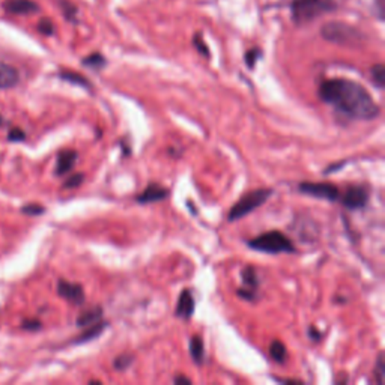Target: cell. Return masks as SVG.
<instances>
[{"instance_id":"obj_1","label":"cell","mask_w":385,"mask_h":385,"mask_svg":"<svg viewBox=\"0 0 385 385\" xmlns=\"http://www.w3.org/2000/svg\"><path fill=\"white\" fill-rule=\"evenodd\" d=\"M319 98L351 119L372 120L381 110L363 85L349 78H328L319 86Z\"/></svg>"},{"instance_id":"obj_2","label":"cell","mask_w":385,"mask_h":385,"mask_svg":"<svg viewBox=\"0 0 385 385\" xmlns=\"http://www.w3.org/2000/svg\"><path fill=\"white\" fill-rule=\"evenodd\" d=\"M337 8L336 0H292L291 17L295 24L304 26L325 14L337 11Z\"/></svg>"},{"instance_id":"obj_3","label":"cell","mask_w":385,"mask_h":385,"mask_svg":"<svg viewBox=\"0 0 385 385\" xmlns=\"http://www.w3.org/2000/svg\"><path fill=\"white\" fill-rule=\"evenodd\" d=\"M320 36L325 41L344 47H361L367 36L352 24L343 21H328L320 28Z\"/></svg>"},{"instance_id":"obj_4","label":"cell","mask_w":385,"mask_h":385,"mask_svg":"<svg viewBox=\"0 0 385 385\" xmlns=\"http://www.w3.org/2000/svg\"><path fill=\"white\" fill-rule=\"evenodd\" d=\"M248 247L253 248V250H258L261 253H268V254L295 252V245L291 241V238H287L283 232L280 230L265 232V234L248 241Z\"/></svg>"},{"instance_id":"obj_5","label":"cell","mask_w":385,"mask_h":385,"mask_svg":"<svg viewBox=\"0 0 385 385\" xmlns=\"http://www.w3.org/2000/svg\"><path fill=\"white\" fill-rule=\"evenodd\" d=\"M271 195H272L271 188H256L245 192V195L230 208V211L228 214V220L236 221L244 219L245 215L253 212L254 210H258L259 206H262L265 202H267V200L271 197Z\"/></svg>"},{"instance_id":"obj_6","label":"cell","mask_w":385,"mask_h":385,"mask_svg":"<svg viewBox=\"0 0 385 385\" xmlns=\"http://www.w3.org/2000/svg\"><path fill=\"white\" fill-rule=\"evenodd\" d=\"M300 192L316 199H325L334 202L340 197V190L331 182H301L298 186Z\"/></svg>"},{"instance_id":"obj_7","label":"cell","mask_w":385,"mask_h":385,"mask_svg":"<svg viewBox=\"0 0 385 385\" xmlns=\"http://www.w3.org/2000/svg\"><path fill=\"white\" fill-rule=\"evenodd\" d=\"M368 191L363 186H351L342 197V204L351 211L361 210L368 202Z\"/></svg>"},{"instance_id":"obj_8","label":"cell","mask_w":385,"mask_h":385,"mask_svg":"<svg viewBox=\"0 0 385 385\" xmlns=\"http://www.w3.org/2000/svg\"><path fill=\"white\" fill-rule=\"evenodd\" d=\"M58 294L62 296L63 300H67L71 304H76V306H82L86 300L83 286L78 283L68 282V280H59Z\"/></svg>"},{"instance_id":"obj_9","label":"cell","mask_w":385,"mask_h":385,"mask_svg":"<svg viewBox=\"0 0 385 385\" xmlns=\"http://www.w3.org/2000/svg\"><path fill=\"white\" fill-rule=\"evenodd\" d=\"M168 197V190L160 184H149V186L144 188L140 195L135 197L139 204L142 205H148V204H155V202H162V200Z\"/></svg>"},{"instance_id":"obj_10","label":"cell","mask_w":385,"mask_h":385,"mask_svg":"<svg viewBox=\"0 0 385 385\" xmlns=\"http://www.w3.org/2000/svg\"><path fill=\"white\" fill-rule=\"evenodd\" d=\"M77 157H78V154L74 149H65V151L59 152L58 160H56L54 173L58 176H62V175H67L68 172H71L77 163Z\"/></svg>"},{"instance_id":"obj_11","label":"cell","mask_w":385,"mask_h":385,"mask_svg":"<svg viewBox=\"0 0 385 385\" xmlns=\"http://www.w3.org/2000/svg\"><path fill=\"white\" fill-rule=\"evenodd\" d=\"M3 10L11 14L26 15L39 11V6L34 0H6L3 2Z\"/></svg>"},{"instance_id":"obj_12","label":"cell","mask_w":385,"mask_h":385,"mask_svg":"<svg viewBox=\"0 0 385 385\" xmlns=\"http://www.w3.org/2000/svg\"><path fill=\"white\" fill-rule=\"evenodd\" d=\"M20 82V72L10 63L0 62V89H11Z\"/></svg>"},{"instance_id":"obj_13","label":"cell","mask_w":385,"mask_h":385,"mask_svg":"<svg viewBox=\"0 0 385 385\" xmlns=\"http://www.w3.org/2000/svg\"><path fill=\"white\" fill-rule=\"evenodd\" d=\"M175 313L176 316L182 319H190L192 316V313H195V298H192V295L188 289H184L181 292Z\"/></svg>"},{"instance_id":"obj_14","label":"cell","mask_w":385,"mask_h":385,"mask_svg":"<svg viewBox=\"0 0 385 385\" xmlns=\"http://www.w3.org/2000/svg\"><path fill=\"white\" fill-rule=\"evenodd\" d=\"M102 319V307L101 306H92L89 309H86L85 311H82L78 315L76 324L80 328H85V327H89L92 324L100 322Z\"/></svg>"},{"instance_id":"obj_15","label":"cell","mask_w":385,"mask_h":385,"mask_svg":"<svg viewBox=\"0 0 385 385\" xmlns=\"http://www.w3.org/2000/svg\"><path fill=\"white\" fill-rule=\"evenodd\" d=\"M106 327H107V322H102V320H100V322H96V324H92L89 327H85V331L80 336H77L74 343L80 344V343H86V342H91V340L96 339V337L106 330Z\"/></svg>"},{"instance_id":"obj_16","label":"cell","mask_w":385,"mask_h":385,"mask_svg":"<svg viewBox=\"0 0 385 385\" xmlns=\"http://www.w3.org/2000/svg\"><path fill=\"white\" fill-rule=\"evenodd\" d=\"M190 355L195 361L196 364H202L204 363V357H205V346H204V340L200 339L199 336L191 337L190 340Z\"/></svg>"},{"instance_id":"obj_17","label":"cell","mask_w":385,"mask_h":385,"mask_svg":"<svg viewBox=\"0 0 385 385\" xmlns=\"http://www.w3.org/2000/svg\"><path fill=\"white\" fill-rule=\"evenodd\" d=\"M59 77L62 80H65V82H68V83L82 86V87H87V89L92 87V83L89 82V80H87L85 76L80 74V72H76V71H60Z\"/></svg>"},{"instance_id":"obj_18","label":"cell","mask_w":385,"mask_h":385,"mask_svg":"<svg viewBox=\"0 0 385 385\" xmlns=\"http://www.w3.org/2000/svg\"><path fill=\"white\" fill-rule=\"evenodd\" d=\"M241 277H243V285L245 289H250V291H254V292L258 291L259 278H258L256 268L245 267L243 271H241Z\"/></svg>"},{"instance_id":"obj_19","label":"cell","mask_w":385,"mask_h":385,"mask_svg":"<svg viewBox=\"0 0 385 385\" xmlns=\"http://www.w3.org/2000/svg\"><path fill=\"white\" fill-rule=\"evenodd\" d=\"M270 355L271 358L276 361V363H285L286 358H287V351L283 342L280 340H272L270 344Z\"/></svg>"},{"instance_id":"obj_20","label":"cell","mask_w":385,"mask_h":385,"mask_svg":"<svg viewBox=\"0 0 385 385\" xmlns=\"http://www.w3.org/2000/svg\"><path fill=\"white\" fill-rule=\"evenodd\" d=\"M82 63L85 67L87 68H91V69H95V71H100L104 67L107 65V60L106 58L101 53H92L89 56H86V58L82 60Z\"/></svg>"},{"instance_id":"obj_21","label":"cell","mask_w":385,"mask_h":385,"mask_svg":"<svg viewBox=\"0 0 385 385\" xmlns=\"http://www.w3.org/2000/svg\"><path fill=\"white\" fill-rule=\"evenodd\" d=\"M60 11L63 12V17H65L68 21H76L77 20V14L78 10L74 3H71L69 0H58Z\"/></svg>"},{"instance_id":"obj_22","label":"cell","mask_w":385,"mask_h":385,"mask_svg":"<svg viewBox=\"0 0 385 385\" xmlns=\"http://www.w3.org/2000/svg\"><path fill=\"white\" fill-rule=\"evenodd\" d=\"M371 77H372V82L375 83V86L382 89V87L385 86V67L382 65V63H376V65H373L371 68Z\"/></svg>"},{"instance_id":"obj_23","label":"cell","mask_w":385,"mask_h":385,"mask_svg":"<svg viewBox=\"0 0 385 385\" xmlns=\"http://www.w3.org/2000/svg\"><path fill=\"white\" fill-rule=\"evenodd\" d=\"M262 50L259 47H253L248 50L244 56V60H245V65L248 69H254V67L258 65V62L262 59Z\"/></svg>"},{"instance_id":"obj_24","label":"cell","mask_w":385,"mask_h":385,"mask_svg":"<svg viewBox=\"0 0 385 385\" xmlns=\"http://www.w3.org/2000/svg\"><path fill=\"white\" fill-rule=\"evenodd\" d=\"M192 47H195L196 50H197V53H199L200 56H204V58H206V59H210V58H211L210 47H208V44L205 43L204 36L200 35V34H196L195 36H192Z\"/></svg>"},{"instance_id":"obj_25","label":"cell","mask_w":385,"mask_h":385,"mask_svg":"<svg viewBox=\"0 0 385 385\" xmlns=\"http://www.w3.org/2000/svg\"><path fill=\"white\" fill-rule=\"evenodd\" d=\"M373 376H375V381L378 382L380 385L384 384L385 360H384V352L382 351L378 354V358H376V366H375V371H373Z\"/></svg>"},{"instance_id":"obj_26","label":"cell","mask_w":385,"mask_h":385,"mask_svg":"<svg viewBox=\"0 0 385 385\" xmlns=\"http://www.w3.org/2000/svg\"><path fill=\"white\" fill-rule=\"evenodd\" d=\"M133 360H134L133 355L122 354V355H119V357L115 358L113 366H115L116 371H125V368H128L133 364Z\"/></svg>"},{"instance_id":"obj_27","label":"cell","mask_w":385,"mask_h":385,"mask_svg":"<svg viewBox=\"0 0 385 385\" xmlns=\"http://www.w3.org/2000/svg\"><path fill=\"white\" fill-rule=\"evenodd\" d=\"M21 212L30 215V217H36V215H41L45 212V208L39 204H28L21 208Z\"/></svg>"},{"instance_id":"obj_28","label":"cell","mask_w":385,"mask_h":385,"mask_svg":"<svg viewBox=\"0 0 385 385\" xmlns=\"http://www.w3.org/2000/svg\"><path fill=\"white\" fill-rule=\"evenodd\" d=\"M38 30H39V34H43L45 36H52L54 34V24L52 20L43 19L38 23Z\"/></svg>"},{"instance_id":"obj_29","label":"cell","mask_w":385,"mask_h":385,"mask_svg":"<svg viewBox=\"0 0 385 385\" xmlns=\"http://www.w3.org/2000/svg\"><path fill=\"white\" fill-rule=\"evenodd\" d=\"M83 181H85V175L83 173H74V175L69 176V178L65 181V184H63V187H65V188H77V187L82 186Z\"/></svg>"},{"instance_id":"obj_30","label":"cell","mask_w":385,"mask_h":385,"mask_svg":"<svg viewBox=\"0 0 385 385\" xmlns=\"http://www.w3.org/2000/svg\"><path fill=\"white\" fill-rule=\"evenodd\" d=\"M8 139H10V142H23L26 139V133L20 130V128H12L10 134H8Z\"/></svg>"},{"instance_id":"obj_31","label":"cell","mask_w":385,"mask_h":385,"mask_svg":"<svg viewBox=\"0 0 385 385\" xmlns=\"http://www.w3.org/2000/svg\"><path fill=\"white\" fill-rule=\"evenodd\" d=\"M23 328L24 330H29V331H35V330H39L41 328V322L36 319H26L23 322Z\"/></svg>"},{"instance_id":"obj_32","label":"cell","mask_w":385,"mask_h":385,"mask_svg":"<svg viewBox=\"0 0 385 385\" xmlns=\"http://www.w3.org/2000/svg\"><path fill=\"white\" fill-rule=\"evenodd\" d=\"M238 295L241 296V298H244L247 301H253L256 300V292L254 291H250V289H245V287H239L238 289Z\"/></svg>"},{"instance_id":"obj_33","label":"cell","mask_w":385,"mask_h":385,"mask_svg":"<svg viewBox=\"0 0 385 385\" xmlns=\"http://www.w3.org/2000/svg\"><path fill=\"white\" fill-rule=\"evenodd\" d=\"M384 0H375V6H373V12H376V17L378 20H384Z\"/></svg>"},{"instance_id":"obj_34","label":"cell","mask_w":385,"mask_h":385,"mask_svg":"<svg viewBox=\"0 0 385 385\" xmlns=\"http://www.w3.org/2000/svg\"><path fill=\"white\" fill-rule=\"evenodd\" d=\"M309 337L311 340H315V342H319L320 339H322V333H320L318 328L315 327V325H311L310 328H309Z\"/></svg>"},{"instance_id":"obj_35","label":"cell","mask_w":385,"mask_h":385,"mask_svg":"<svg viewBox=\"0 0 385 385\" xmlns=\"http://www.w3.org/2000/svg\"><path fill=\"white\" fill-rule=\"evenodd\" d=\"M173 382L175 384H191V380L187 378V376H184V375H178V376H175Z\"/></svg>"},{"instance_id":"obj_36","label":"cell","mask_w":385,"mask_h":385,"mask_svg":"<svg viewBox=\"0 0 385 385\" xmlns=\"http://www.w3.org/2000/svg\"><path fill=\"white\" fill-rule=\"evenodd\" d=\"M276 381H278V382H285V384H304V382L300 381V380H282V378H276Z\"/></svg>"},{"instance_id":"obj_37","label":"cell","mask_w":385,"mask_h":385,"mask_svg":"<svg viewBox=\"0 0 385 385\" xmlns=\"http://www.w3.org/2000/svg\"><path fill=\"white\" fill-rule=\"evenodd\" d=\"M89 384H101V381H98V380H92V381H89Z\"/></svg>"},{"instance_id":"obj_38","label":"cell","mask_w":385,"mask_h":385,"mask_svg":"<svg viewBox=\"0 0 385 385\" xmlns=\"http://www.w3.org/2000/svg\"><path fill=\"white\" fill-rule=\"evenodd\" d=\"M2 120H3V119H2V116H0V125H2Z\"/></svg>"}]
</instances>
